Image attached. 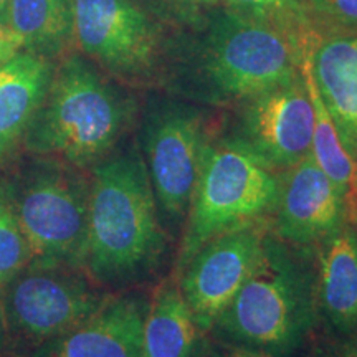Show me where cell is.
Wrapping results in <instances>:
<instances>
[{
  "instance_id": "6da1fadb",
  "label": "cell",
  "mask_w": 357,
  "mask_h": 357,
  "mask_svg": "<svg viewBox=\"0 0 357 357\" xmlns=\"http://www.w3.org/2000/svg\"><path fill=\"white\" fill-rule=\"evenodd\" d=\"M200 26L189 45L171 48L164 82L208 106H236L300 77L318 37L287 32L229 6L208 10Z\"/></svg>"
},
{
  "instance_id": "7a4b0ae2",
  "label": "cell",
  "mask_w": 357,
  "mask_h": 357,
  "mask_svg": "<svg viewBox=\"0 0 357 357\" xmlns=\"http://www.w3.org/2000/svg\"><path fill=\"white\" fill-rule=\"evenodd\" d=\"M82 270L101 288H128L166 263L171 235L160 218L139 146L118 147L89 169Z\"/></svg>"
},
{
  "instance_id": "3957f363",
  "label": "cell",
  "mask_w": 357,
  "mask_h": 357,
  "mask_svg": "<svg viewBox=\"0 0 357 357\" xmlns=\"http://www.w3.org/2000/svg\"><path fill=\"white\" fill-rule=\"evenodd\" d=\"M83 55H65L22 146L35 158L89 171L118 149L136 116V100Z\"/></svg>"
},
{
  "instance_id": "277c9868",
  "label": "cell",
  "mask_w": 357,
  "mask_h": 357,
  "mask_svg": "<svg viewBox=\"0 0 357 357\" xmlns=\"http://www.w3.org/2000/svg\"><path fill=\"white\" fill-rule=\"evenodd\" d=\"M319 319L312 248L294 247L270 230L257 266L215 321L218 341L293 357Z\"/></svg>"
},
{
  "instance_id": "5b68a950",
  "label": "cell",
  "mask_w": 357,
  "mask_h": 357,
  "mask_svg": "<svg viewBox=\"0 0 357 357\" xmlns=\"http://www.w3.org/2000/svg\"><path fill=\"white\" fill-rule=\"evenodd\" d=\"M281 172L235 137L212 134L182 230L177 271L213 236L236 227L270 222Z\"/></svg>"
},
{
  "instance_id": "8992f818",
  "label": "cell",
  "mask_w": 357,
  "mask_h": 357,
  "mask_svg": "<svg viewBox=\"0 0 357 357\" xmlns=\"http://www.w3.org/2000/svg\"><path fill=\"white\" fill-rule=\"evenodd\" d=\"M7 184L32 261L82 268L89 172L58 160L35 158Z\"/></svg>"
},
{
  "instance_id": "52a82bcc",
  "label": "cell",
  "mask_w": 357,
  "mask_h": 357,
  "mask_svg": "<svg viewBox=\"0 0 357 357\" xmlns=\"http://www.w3.org/2000/svg\"><path fill=\"white\" fill-rule=\"evenodd\" d=\"M208 119L197 106L181 100H155L144 114L139 151L164 227L182 234L212 136Z\"/></svg>"
},
{
  "instance_id": "ba28073f",
  "label": "cell",
  "mask_w": 357,
  "mask_h": 357,
  "mask_svg": "<svg viewBox=\"0 0 357 357\" xmlns=\"http://www.w3.org/2000/svg\"><path fill=\"white\" fill-rule=\"evenodd\" d=\"M73 43L121 83L164 79L171 47L136 0H73Z\"/></svg>"
},
{
  "instance_id": "9c48e42d",
  "label": "cell",
  "mask_w": 357,
  "mask_h": 357,
  "mask_svg": "<svg viewBox=\"0 0 357 357\" xmlns=\"http://www.w3.org/2000/svg\"><path fill=\"white\" fill-rule=\"evenodd\" d=\"M109 293L82 268L30 261L6 288L8 336L32 349L93 314Z\"/></svg>"
},
{
  "instance_id": "30bf717a",
  "label": "cell",
  "mask_w": 357,
  "mask_h": 357,
  "mask_svg": "<svg viewBox=\"0 0 357 357\" xmlns=\"http://www.w3.org/2000/svg\"><path fill=\"white\" fill-rule=\"evenodd\" d=\"M270 234V222L236 227L204 243L174 271L195 323L211 334L215 321L257 266Z\"/></svg>"
},
{
  "instance_id": "8fae6325",
  "label": "cell",
  "mask_w": 357,
  "mask_h": 357,
  "mask_svg": "<svg viewBox=\"0 0 357 357\" xmlns=\"http://www.w3.org/2000/svg\"><path fill=\"white\" fill-rule=\"evenodd\" d=\"M229 136L283 172L311 154L314 105L305 75L234 106Z\"/></svg>"
},
{
  "instance_id": "7c38bea8",
  "label": "cell",
  "mask_w": 357,
  "mask_h": 357,
  "mask_svg": "<svg viewBox=\"0 0 357 357\" xmlns=\"http://www.w3.org/2000/svg\"><path fill=\"white\" fill-rule=\"evenodd\" d=\"M346 225L341 195L312 155L281 172L270 230L294 247L314 248Z\"/></svg>"
},
{
  "instance_id": "4fadbf2b",
  "label": "cell",
  "mask_w": 357,
  "mask_h": 357,
  "mask_svg": "<svg viewBox=\"0 0 357 357\" xmlns=\"http://www.w3.org/2000/svg\"><path fill=\"white\" fill-rule=\"evenodd\" d=\"M149 298L109 294L88 318L35 347L29 357H144L142 329Z\"/></svg>"
},
{
  "instance_id": "5bb4252c",
  "label": "cell",
  "mask_w": 357,
  "mask_h": 357,
  "mask_svg": "<svg viewBox=\"0 0 357 357\" xmlns=\"http://www.w3.org/2000/svg\"><path fill=\"white\" fill-rule=\"evenodd\" d=\"M312 79L326 109L357 159V32H323L310 50Z\"/></svg>"
},
{
  "instance_id": "9a60e30c",
  "label": "cell",
  "mask_w": 357,
  "mask_h": 357,
  "mask_svg": "<svg viewBox=\"0 0 357 357\" xmlns=\"http://www.w3.org/2000/svg\"><path fill=\"white\" fill-rule=\"evenodd\" d=\"M319 318L344 334L357 333V231L341 229L312 248Z\"/></svg>"
},
{
  "instance_id": "2e32d148",
  "label": "cell",
  "mask_w": 357,
  "mask_h": 357,
  "mask_svg": "<svg viewBox=\"0 0 357 357\" xmlns=\"http://www.w3.org/2000/svg\"><path fill=\"white\" fill-rule=\"evenodd\" d=\"M53 68L52 60L29 52H20L0 68V164L24 142Z\"/></svg>"
},
{
  "instance_id": "e0dca14e",
  "label": "cell",
  "mask_w": 357,
  "mask_h": 357,
  "mask_svg": "<svg viewBox=\"0 0 357 357\" xmlns=\"http://www.w3.org/2000/svg\"><path fill=\"white\" fill-rule=\"evenodd\" d=\"M205 337L171 275L149 298L142 329L144 357H205Z\"/></svg>"
},
{
  "instance_id": "ac0fdd59",
  "label": "cell",
  "mask_w": 357,
  "mask_h": 357,
  "mask_svg": "<svg viewBox=\"0 0 357 357\" xmlns=\"http://www.w3.org/2000/svg\"><path fill=\"white\" fill-rule=\"evenodd\" d=\"M310 50L303 61V75H305L307 91L312 98V105H314V132H312L311 155L321 171L336 185L339 195H341L346 225L357 229V159L342 142L336 124L333 123L331 116L321 100L318 88L312 79Z\"/></svg>"
},
{
  "instance_id": "d6986e66",
  "label": "cell",
  "mask_w": 357,
  "mask_h": 357,
  "mask_svg": "<svg viewBox=\"0 0 357 357\" xmlns=\"http://www.w3.org/2000/svg\"><path fill=\"white\" fill-rule=\"evenodd\" d=\"M8 29L22 52L53 60L73 43V0H8Z\"/></svg>"
},
{
  "instance_id": "ffe728a7",
  "label": "cell",
  "mask_w": 357,
  "mask_h": 357,
  "mask_svg": "<svg viewBox=\"0 0 357 357\" xmlns=\"http://www.w3.org/2000/svg\"><path fill=\"white\" fill-rule=\"evenodd\" d=\"M229 7L301 37L321 33L307 0H229Z\"/></svg>"
},
{
  "instance_id": "44dd1931",
  "label": "cell",
  "mask_w": 357,
  "mask_h": 357,
  "mask_svg": "<svg viewBox=\"0 0 357 357\" xmlns=\"http://www.w3.org/2000/svg\"><path fill=\"white\" fill-rule=\"evenodd\" d=\"M32 261L20 223L17 220L7 181H0V289Z\"/></svg>"
},
{
  "instance_id": "7402d4cb",
  "label": "cell",
  "mask_w": 357,
  "mask_h": 357,
  "mask_svg": "<svg viewBox=\"0 0 357 357\" xmlns=\"http://www.w3.org/2000/svg\"><path fill=\"white\" fill-rule=\"evenodd\" d=\"M323 32H357V0H307Z\"/></svg>"
},
{
  "instance_id": "603a6c76",
  "label": "cell",
  "mask_w": 357,
  "mask_h": 357,
  "mask_svg": "<svg viewBox=\"0 0 357 357\" xmlns=\"http://www.w3.org/2000/svg\"><path fill=\"white\" fill-rule=\"evenodd\" d=\"M160 2L174 8L177 13H185V15L189 13V19L190 17L197 19L199 13L229 6V0H160Z\"/></svg>"
},
{
  "instance_id": "cb8c5ba5",
  "label": "cell",
  "mask_w": 357,
  "mask_h": 357,
  "mask_svg": "<svg viewBox=\"0 0 357 357\" xmlns=\"http://www.w3.org/2000/svg\"><path fill=\"white\" fill-rule=\"evenodd\" d=\"M205 357H273V356L257 349H250V347L231 344V342H223L215 339L213 342H208Z\"/></svg>"
},
{
  "instance_id": "d4e9b609",
  "label": "cell",
  "mask_w": 357,
  "mask_h": 357,
  "mask_svg": "<svg viewBox=\"0 0 357 357\" xmlns=\"http://www.w3.org/2000/svg\"><path fill=\"white\" fill-rule=\"evenodd\" d=\"M20 52V45L17 42V38L13 37L10 29L0 20V68L8 63L13 56L19 55Z\"/></svg>"
},
{
  "instance_id": "484cf974",
  "label": "cell",
  "mask_w": 357,
  "mask_h": 357,
  "mask_svg": "<svg viewBox=\"0 0 357 357\" xmlns=\"http://www.w3.org/2000/svg\"><path fill=\"white\" fill-rule=\"evenodd\" d=\"M331 357H357V333L347 334L336 346L329 347Z\"/></svg>"
},
{
  "instance_id": "4316f807",
  "label": "cell",
  "mask_w": 357,
  "mask_h": 357,
  "mask_svg": "<svg viewBox=\"0 0 357 357\" xmlns=\"http://www.w3.org/2000/svg\"><path fill=\"white\" fill-rule=\"evenodd\" d=\"M8 337V328H7V319H6V311H3L2 301H0V349L6 344Z\"/></svg>"
},
{
  "instance_id": "83f0119b",
  "label": "cell",
  "mask_w": 357,
  "mask_h": 357,
  "mask_svg": "<svg viewBox=\"0 0 357 357\" xmlns=\"http://www.w3.org/2000/svg\"><path fill=\"white\" fill-rule=\"evenodd\" d=\"M310 357H331L329 356V347L323 344H314L310 352Z\"/></svg>"
},
{
  "instance_id": "f1b7e54d",
  "label": "cell",
  "mask_w": 357,
  "mask_h": 357,
  "mask_svg": "<svg viewBox=\"0 0 357 357\" xmlns=\"http://www.w3.org/2000/svg\"><path fill=\"white\" fill-rule=\"evenodd\" d=\"M0 20L8 26V0H0Z\"/></svg>"
}]
</instances>
